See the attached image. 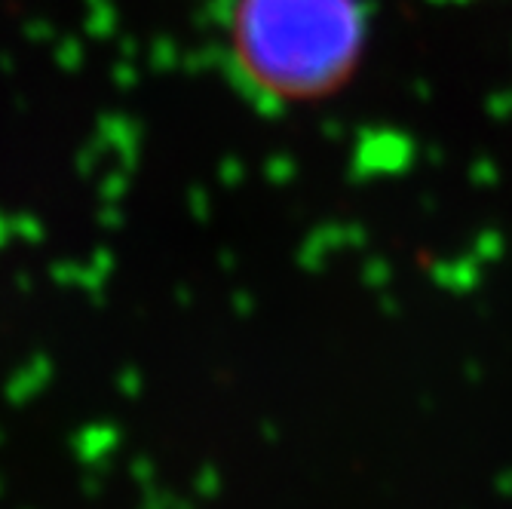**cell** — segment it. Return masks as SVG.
<instances>
[{
	"mask_svg": "<svg viewBox=\"0 0 512 509\" xmlns=\"http://www.w3.org/2000/svg\"><path fill=\"white\" fill-rule=\"evenodd\" d=\"M353 0H243L237 46L243 65L286 96L335 86L359 50Z\"/></svg>",
	"mask_w": 512,
	"mask_h": 509,
	"instance_id": "obj_1",
	"label": "cell"
}]
</instances>
